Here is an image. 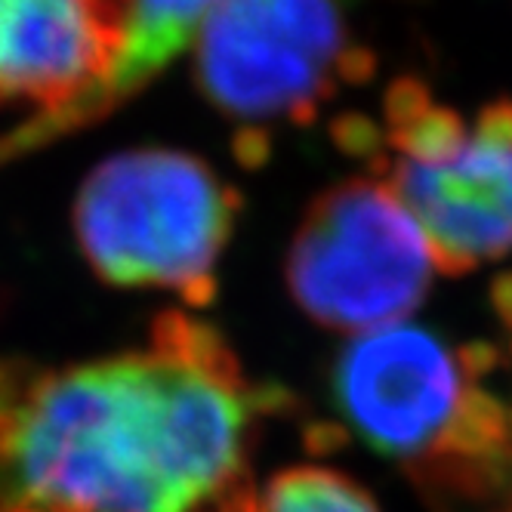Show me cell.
<instances>
[{
    "mask_svg": "<svg viewBox=\"0 0 512 512\" xmlns=\"http://www.w3.org/2000/svg\"><path fill=\"white\" fill-rule=\"evenodd\" d=\"M263 411L229 343L179 312L145 349L0 361V512H223Z\"/></svg>",
    "mask_w": 512,
    "mask_h": 512,
    "instance_id": "6da1fadb",
    "label": "cell"
},
{
    "mask_svg": "<svg viewBox=\"0 0 512 512\" xmlns=\"http://www.w3.org/2000/svg\"><path fill=\"white\" fill-rule=\"evenodd\" d=\"M488 355L408 321L361 334L337 358V411L420 485L488 494L512 479V401L488 386Z\"/></svg>",
    "mask_w": 512,
    "mask_h": 512,
    "instance_id": "7a4b0ae2",
    "label": "cell"
},
{
    "mask_svg": "<svg viewBox=\"0 0 512 512\" xmlns=\"http://www.w3.org/2000/svg\"><path fill=\"white\" fill-rule=\"evenodd\" d=\"M238 204V192L201 158L176 149H130L84 179L75 235L102 281L170 290L189 306H207Z\"/></svg>",
    "mask_w": 512,
    "mask_h": 512,
    "instance_id": "3957f363",
    "label": "cell"
},
{
    "mask_svg": "<svg viewBox=\"0 0 512 512\" xmlns=\"http://www.w3.org/2000/svg\"><path fill=\"white\" fill-rule=\"evenodd\" d=\"M383 182L423 229L438 272L460 275L512 256V99L475 121L401 81L386 99Z\"/></svg>",
    "mask_w": 512,
    "mask_h": 512,
    "instance_id": "277c9868",
    "label": "cell"
},
{
    "mask_svg": "<svg viewBox=\"0 0 512 512\" xmlns=\"http://www.w3.org/2000/svg\"><path fill=\"white\" fill-rule=\"evenodd\" d=\"M435 272L423 229L383 179H346L321 192L287 253L297 306L355 337L405 321Z\"/></svg>",
    "mask_w": 512,
    "mask_h": 512,
    "instance_id": "5b68a950",
    "label": "cell"
},
{
    "mask_svg": "<svg viewBox=\"0 0 512 512\" xmlns=\"http://www.w3.org/2000/svg\"><path fill=\"white\" fill-rule=\"evenodd\" d=\"M361 68L337 0H219L195 38V81L241 124L312 121Z\"/></svg>",
    "mask_w": 512,
    "mask_h": 512,
    "instance_id": "8992f818",
    "label": "cell"
},
{
    "mask_svg": "<svg viewBox=\"0 0 512 512\" xmlns=\"http://www.w3.org/2000/svg\"><path fill=\"white\" fill-rule=\"evenodd\" d=\"M127 0H0V112L41 118L0 142V155L78 127L127 50Z\"/></svg>",
    "mask_w": 512,
    "mask_h": 512,
    "instance_id": "52a82bcc",
    "label": "cell"
},
{
    "mask_svg": "<svg viewBox=\"0 0 512 512\" xmlns=\"http://www.w3.org/2000/svg\"><path fill=\"white\" fill-rule=\"evenodd\" d=\"M219 0H127L130 31L127 50L115 68V75L96 93V99L84 108L78 124L96 121L118 108L124 99L149 87L161 71L173 65L189 47L207 16L216 10Z\"/></svg>",
    "mask_w": 512,
    "mask_h": 512,
    "instance_id": "ba28073f",
    "label": "cell"
},
{
    "mask_svg": "<svg viewBox=\"0 0 512 512\" xmlns=\"http://www.w3.org/2000/svg\"><path fill=\"white\" fill-rule=\"evenodd\" d=\"M223 512H380L377 500L346 472L290 466L256 491L241 488Z\"/></svg>",
    "mask_w": 512,
    "mask_h": 512,
    "instance_id": "9c48e42d",
    "label": "cell"
},
{
    "mask_svg": "<svg viewBox=\"0 0 512 512\" xmlns=\"http://www.w3.org/2000/svg\"><path fill=\"white\" fill-rule=\"evenodd\" d=\"M491 303L497 309V318L509 337V355H512V272L500 275L491 287Z\"/></svg>",
    "mask_w": 512,
    "mask_h": 512,
    "instance_id": "30bf717a",
    "label": "cell"
}]
</instances>
